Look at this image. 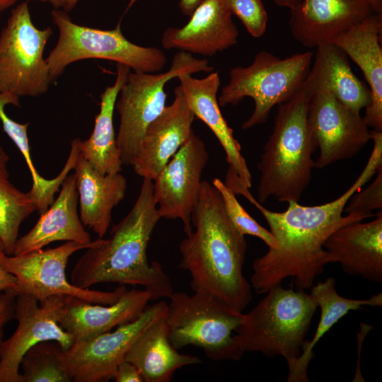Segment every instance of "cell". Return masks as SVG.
<instances>
[{"instance_id": "cell-1", "label": "cell", "mask_w": 382, "mask_h": 382, "mask_svg": "<svg viewBox=\"0 0 382 382\" xmlns=\"http://www.w3.org/2000/svg\"><path fill=\"white\" fill-rule=\"evenodd\" d=\"M371 139L374 148L359 176L342 195L320 205L290 202L283 212L270 211L254 198L236 173L228 168L224 183L260 212L277 243L253 262L250 282L257 293L265 294L287 277L294 279L296 289H310L316 276L332 262L324 248L327 238L339 228L364 219L342 213L351 197L382 168V133L373 132Z\"/></svg>"}, {"instance_id": "cell-2", "label": "cell", "mask_w": 382, "mask_h": 382, "mask_svg": "<svg viewBox=\"0 0 382 382\" xmlns=\"http://www.w3.org/2000/svg\"><path fill=\"white\" fill-rule=\"evenodd\" d=\"M192 230L181 241L179 267L188 272L193 291L209 294L238 313L252 300L243 275L247 243L233 225L218 190L203 180L192 216Z\"/></svg>"}, {"instance_id": "cell-3", "label": "cell", "mask_w": 382, "mask_h": 382, "mask_svg": "<svg viewBox=\"0 0 382 382\" xmlns=\"http://www.w3.org/2000/svg\"><path fill=\"white\" fill-rule=\"evenodd\" d=\"M161 219L153 195V180L143 178L129 213L114 225L107 239L99 238L75 265L71 283L81 289L101 283L139 285L154 300L169 298L171 281L156 261L149 262L147 248Z\"/></svg>"}, {"instance_id": "cell-4", "label": "cell", "mask_w": 382, "mask_h": 382, "mask_svg": "<svg viewBox=\"0 0 382 382\" xmlns=\"http://www.w3.org/2000/svg\"><path fill=\"white\" fill-rule=\"evenodd\" d=\"M309 100L300 92L278 105L273 130L257 164V201L298 202L308 185L317 149L308 124Z\"/></svg>"}, {"instance_id": "cell-5", "label": "cell", "mask_w": 382, "mask_h": 382, "mask_svg": "<svg viewBox=\"0 0 382 382\" xmlns=\"http://www.w3.org/2000/svg\"><path fill=\"white\" fill-rule=\"evenodd\" d=\"M248 313L242 315L234 337L240 349L284 357L290 366L300 355L318 308L314 297L302 289L272 286Z\"/></svg>"}, {"instance_id": "cell-6", "label": "cell", "mask_w": 382, "mask_h": 382, "mask_svg": "<svg viewBox=\"0 0 382 382\" xmlns=\"http://www.w3.org/2000/svg\"><path fill=\"white\" fill-rule=\"evenodd\" d=\"M313 58L311 51L284 59L260 51L249 66L230 70L229 81L218 98L219 106L236 105L244 98H251L254 110L242 128L248 129L265 123L274 105L291 100L300 92Z\"/></svg>"}, {"instance_id": "cell-7", "label": "cell", "mask_w": 382, "mask_h": 382, "mask_svg": "<svg viewBox=\"0 0 382 382\" xmlns=\"http://www.w3.org/2000/svg\"><path fill=\"white\" fill-rule=\"evenodd\" d=\"M165 316L168 337L177 349L191 345L212 360H240L244 352L234 337L243 313L202 292H173Z\"/></svg>"}, {"instance_id": "cell-8", "label": "cell", "mask_w": 382, "mask_h": 382, "mask_svg": "<svg viewBox=\"0 0 382 382\" xmlns=\"http://www.w3.org/2000/svg\"><path fill=\"white\" fill-rule=\"evenodd\" d=\"M51 16L59 30L57 44L45 59L53 81L70 64L86 59L111 60L134 71L145 73L160 71L166 63V57L160 49L128 40L120 24L112 30L81 25L59 8H54Z\"/></svg>"}, {"instance_id": "cell-9", "label": "cell", "mask_w": 382, "mask_h": 382, "mask_svg": "<svg viewBox=\"0 0 382 382\" xmlns=\"http://www.w3.org/2000/svg\"><path fill=\"white\" fill-rule=\"evenodd\" d=\"M213 70L207 59L180 51L173 57L167 71L155 74L130 71L115 103L120 116L116 143L123 165H132L147 127L166 106V84L183 73H210Z\"/></svg>"}, {"instance_id": "cell-10", "label": "cell", "mask_w": 382, "mask_h": 382, "mask_svg": "<svg viewBox=\"0 0 382 382\" xmlns=\"http://www.w3.org/2000/svg\"><path fill=\"white\" fill-rule=\"evenodd\" d=\"M28 2L12 9L0 34V93L19 98L42 95L53 82L43 57L52 30L35 26Z\"/></svg>"}, {"instance_id": "cell-11", "label": "cell", "mask_w": 382, "mask_h": 382, "mask_svg": "<svg viewBox=\"0 0 382 382\" xmlns=\"http://www.w3.org/2000/svg\"><path fill=\"white\" fill-rule=\"evenodd\" d=\"M94 243L95 241L87 244L66 241L54 248L10 255L4 248H0V265L16 279V286L11 293L15 296L29 294L39 301L52 296H70L93 303H114L127 289L125 285L111 291L81 289L69 282L66 276L69 258L75 252L91 247Z\"/></svg>"}, {"instance_id": "cell-12", "label": "cell", "mask_w": 382, "mask_h": 382, "mask_svg": "<svg viewBox=\"0 0 382 382\" xmlns=\"http://www.w3.org/2000/svg\"><path fill=\"white\" fill-rule=\"evenodd\" d=\"M168 303L159 301L147 306L134 320L113 331L74 342L60 356L71 381L102 382L113 378L118 364L137 337L150 325L166 316Z\"/></svg>"}, {"instance_id": "cell-13", "label": "cell", "mask_w": 382, "mask_h": 382, "mask_svg": "<svg viewBox=\"0 0 382 382\" xmlns=\"http://www.w3.org/2000/svg\"><path fill=\"white\" fill-rule=\"evenodd\" d=\"M208 160L204 142L192 132L153 180L154 199L161 219H180L186 235L192 230V213Z\"/></svg>"}, {"instance_id": "cell-14", "label": "cell", "mask_w": 382, "mask_h": 382, "mask_svg": "<svg viewBox=\"0 0 382 382\" xmlns=\"http://www.w3.org/2000/svg\"><path fill=\"white\" fill-rule=\"evenodd\" d=\"M64 296L37 301L29 294L16 297L14 318L18 322L13 335L4 340L0 352V382H21L20 366L25 353L42 341H56L66 350L74 337L59 325Z\"/></svg>"}, {"instance_id": "cell-15", "label": "cell", "mask_w": 382, "mask_h": 382, "mask_svg": "<svg viewBox=\"0 0 382 382\" xmlns=\"http://www.w3.org/2000/svg\"><path fill=\"white\" fill-rule=\"evenodd\" d=\"M307 118L320 151L314 161L317 168L354 156L371 139V130L360 113L328 91L318 92L311 98Z\"/></svg>"}, {"instance_id": "cell-16", "label": "cell", "mask_w": 382, "mask_h": 382, "mask_svg": "<svg viewBox=\"0 0 382 382\" xmlns=\"http://www.w3.org/2000/svg\"><path fill=\"white\" fill-rule=\"evenodd\" d=\"M373 13L366 0H301L290 9L289 25L300 44L317 47L332 43Z\"/></svg>"}, {"instance_id": "cell-17", "label": "cell", "mask_w": 382, "mask_h": 382, "mask_svg": "<svg viewBox=\"0 0 382 382\" xmlns=\"http://www.w3.org/2000/svg\"><path fill=\"white\" fill-rule=\"evenodd\" d=\"M171 104L147 127L132 166L143 178L152 180L190 138L195 116L177 86Z\"/></svg>"}, {"instance_id": "cell-18", "label": "cell", "mask_w": 382, "mask_h": 382, "mask_svg": "<svg viewBox=\"0 0 382 382\" xmlns=\"http://www.w3.org/2000/svg\"><path fill=\"white\" fill-rule=\"evenodd\" d=\"M153 300V295L144 289H126L116 302L108 305L64 296L58 323L74 342H80L132 322Z\"/></svg>"}, {"instance_id": "cell-19", "label": "cell", "mask_w": 382, "mask_h": 382, "mask_svg": "<svg viewBox=\"0 0 382 382\" xmlns=\"http://www.w3.org/2000/svg\"><path fill=\"white\" fill-rule=\"evenodd\" d=\"M222 0H204L180 28H168L161 37L167 50L212 57L237 43L238 30Z\"/></svg>"}, {"instance_id": "cell-20", "label": "cell", "mask_w": 382, "mask_h": 382, "mask_svg": "<svg viewBox=\"0 0 382 382\" xmlns=\"http://www.w3.org/2000/svg\"><path fill=\"white\" fill-rule=\"evenodd\" d=\"M381 13H373L336 37L340 47L361 70L371 93L363 117L369 127L382 131Z\"/></svg>"}, {"instance_id": "cell-21", "label": "cell", "mask_w": 382, "mask_h": 382, "mask_svg": "<svg viewBox=\"0 0 382 382\" xmlns=\"http://www.w3.org/2000/svg\"><path fill=\"white\" fill-rule=\"evenodd\" d=\"M324 248L332 262H339L344 272L371 282H382V212L374 220L354 222L335 231Z\"/></svg>"}, {"instance_id": "cell-22", "label": "cell", "mask_w": 382, "mask_h": 382, "mask_svg": "<svg viewBox=\"0 0 382 382\" xmlns=\"http://www.w3.org/2000/svg\"><path fill=\"white\" fill-rule=\"evenodd\" d=\"M178 79L180 81L178 87L188 107L195 117L204 122L212 130L224 150L228 166L250 188L252 176L241 154V146L223 117L218 103L217 93L220 86L219 72L213 71L202 79H196L190 73H183Z\"/></svg>"}, {"instance_id": "cell-23", "label": "cell", "mask_w": 382, "mask_h": 382, "mask_svg": "<svg viewBox=\"0 0 382 382\" xmlns=\"http://www.w3.org/2000/svg\"><path fill=\"white\" fill-rule=\"evenodd\" d=\"M313 61L300 93L308 100L320 91H328L340 103L360 112L371 102V93L354 74L347 54L333 43L316 47Z\"/></svg>"}, {"instance_id": "cell-24", "label": "cell", "mask_w": 382, "mask_h": 382, "mask_svg": "<svg viewBox=\"0 0 382 382\" xmlns=\"http://www.w3.org/2000/svg\"><path fill=\"white\" fill-rule=\"evenodd\" d=\"M79 193L74 174L67 175L62 183L57 198L44 213L35 226L17 239L13 255H21L42 249L50 243L58 241H73L87 244L91 243L78 214Z\"/></svg>"}, {"instance_id": "cell-25", "label": "cell", "mask_w": 382, "mask_h": 382, "mask_svg": "<svg viewBox=\"0 0 382 382\" xmlns=\"http://www.w3.org/2000/svg\"><path fill=\"white\" fill-rule=\"evenodd\" d=\"M73 169L81 222L103 238L110 226L112 209L125 196L126 178L120 173H99L80 154Z\"/></svg>"}, {"instance_id": "cell-26", "label": "cell", "mask_w": 382, "mask_h": 382, "mask_svg": "<svg viewBox=\"0 0 382 382\" xmlns=\"http://www.w3.org/2000/svg\"><path fill=\"white\" fill-rule=\"evenodd\" d=\"M165 316L137 337L124 359L138 369L144 382H169L177 370L202 361L196 356L180 353L173 346Z\"/></svg>"}, {"instance_id": "cell-27", "label": "cell", "mask_w": 382, "mask_h": 382, "mask_svg": "<svg viewBox=\"0 0 382 382\" xmlns=\"http://www.w3.org/2000/svg\"><path fill=\"white\" fill-rule=\"evenodd\" d=\"M130 68L117 64L116 79L100 95V112L95 118L93 132L85 141L79 139V154L102 174L120 173L122 162L116 143L113 126L115 103Z\"/></svg>"}, {"instance_id": "cell-28", "label": "cell", "mask_w": 382, "mask_h": 382, "mask_svg": "<svg viewBox=\"0 0 382 382\" xmlns=\"http://www.w3.org/2000/svg\"><path fill=\"white\" fill-rule=\"evenodd\" d=\"M335 279L328 277L312 287L311 294L320 309L317 329L311 340H306L300 355L288 366V382H307L308 367L314 357L313 348L321 337L342 317L351 311L361 309L364 306H381L382 294L366 299H352L341 296L335 289Z\"/></svg>"}, {"instance_id": "cell-29", "label": "cell", "mask_w": 382, "mask_h": 382, "mask_svg": "<svg viewBox=\"0 0 382 382\" xmlns=\"http://www.w3.org/2000/svg\"><path fill=\"white\" fill-rule=\"evenodd\" d=\"M9 156L0 146V240L7 255H13L22 223L37 210L29 192L18 190L10 180Z\"/></svg>"}, {"instance_id": "cell-30", "label": "cell", "mask_w": 382, "mask_h": 382, "mask_svg": "<svg viewBox=\"0 0 382 382\" xmlns=\"http://www.w3.org/2000/svg\"><path fill=\"white\" fill-rule=\"evenodd\" d=\"M64 349L56 341H42L23 355L20 368L21 382H69L60 356Z\"/></svg>"}, {"instance_id": "cell-31", "label": "cell", "mask_w": 382, "mask_h": 382, "mask_svg": "<svg viewBox=\"0 0 382 382\" xmlns=\"http://www.w3.org/2000/svg\"><path fill=\"white\" fill-rule=\"evenodd\" d=\"M213 186L222 198L225 211L235 228L243 235H250L261 239L269 248L277 243L272 233L259 224L241 205L236 194L219 178L212 180Z\"/></svg>"}, {"instance_id": "cell-32", "label": "cell", "mask_w": 382, "mask_h": 382, "mask_svg": "<svg viewBox=\"0 0 382 382\" xmlns=\"http://www.w3.org/2000/svg\"><path fill=\"white\" fill-rule=\"evenodd\" d=\"M231 14L236 16L253 37H262L268 16L261 0H222Z\"/></svg>"}, {"instance_id": "cell-33", "label": "cell", "mask_w": 382, "mask_h": 382, "mask_svg": "<svg viewBox=\"0 0 382 382\" xmlns=\"http://www.w3.org/2000/svg\"><path fill=\"white\" fill-rule=\"evenodd\" d=\"M348 202L343 212L364 219L372 216V211L381 209L382 168L376 173L374 180L365 189L356 192Z\"/></svg>"}, {"instance_id": "cell-34", "label": "cell", "mask_w": 382, "mask_h": 382, "mask_svg": "<svg viewBox=\"0 0 382 382\" xmlns=\"http://www.w3.org/2000/svg\"><path fill=\"white\" fill-rule=\"evenodd\" d=\"M16 297L10 291L0 293V352L6 325L14 318Z\"/></svg>"}, {"instance_id": "cell-35", "label": "cell", "mask_w": 382, "mask_h": 382, "mask_svg": "<svg viewBox=\"0 0 382 382\" xmlns=\"http://www.w3.org/2000/svg\"><path fill=\"white\" fill-rule=\"evenodd\" d=\"M113 378L116 382H144L138 369L125 359L118 364Z\"/></svg>"}, {"instance_id": "cell-36", "label": "cell", "mask_w": 382, "mask_h": 382, "mask_svg": "<svg viewBox=\"0 0 382 382\" xmlns=\"http://www.w3.org/2000/svg\"><path fill=\"white\" fill-rule=\"evenodd\" d=\"M0 248H4L1 240ZM16 286V279L15 277L0 265V293L4 291L11 292Z\"/></svg>"}, {"instance_id": "cell-37", "label": "cell", "mask_w": 382, "mask_h": 382, "mask_svg": "<svg viewBox=\"0 0 382 382\" xmlns=\"http://www.w3.org/2000/svg\"><path fill=\"white\" fill-rule=\"evenodd\" d=\"M204 0H180L179 7L182 13L185 16H190L193 11Z\"/></svg>"}, {"instance_id": "cell-38", "label": "cell", "mask_w": 382, "mask_h": 382, "mask_svg": "<svg viewBox=\"0 0 382 382\" xmlns=\"http://www.w3.org/2000/svg\"><path fill=\"white\" fill-rule=\"evenodd\" d=\"M274 1L279 6L287 7L291 9L301 2V0H274Z\"/></svg>"}, {"instance_id": "cell-39", "label": "cell", "mask_w": 382, "mask_h": 382, "mask_svg": "<svg viewBox=\"0 0 382 382\" xmlns=\"http://www.w3.org/2000/svg\"><path fill=\"white\" fill-rule=\"evenodd\" d=\"M372 7L374 13H381L382 0H366Z\"/></svg>"}, {"instance_id": "cell-40", "label": "cell", "mask_w": 382, "mask_h": 382, "mask_svg": "<svg viewBox=\"0 0 382 382\" xmlns=\"http://www.w3.org/2000/svg\"><path fill=\"white\" fill-rule=\"evenodd\" d=\"M79 0H63L62 8L65 11H69L74 8Z\"/></svg>"}, {"instance_id": "cell-41", "label": "cell", "mask_w": 382, "mask_h": 382, "mask_svg": "<svg viewBox=\"0 0 382 382\" xmlns=\"http://www.w3.org/2000/svg\"><path fill=\"white\" fill-rule=\"evenodd\" d=\"M38 1L43 3L50 4L54 8H62L63 0H27V1Z\"/></svg>"}, {"instance_id": "cell-42", "label": "cell", "mask_w": 382, "mask_h": 382, "mask_svg": "<svg viewBox=\"0 0 382 382\" xmlns=\"http://www.w3.org/2000/svg\"><path fill=\"white\" fill-rule=\"evenodd\" d=\"M17 0H0V12L13 6Z\"/></svg>"}]
</instances>
